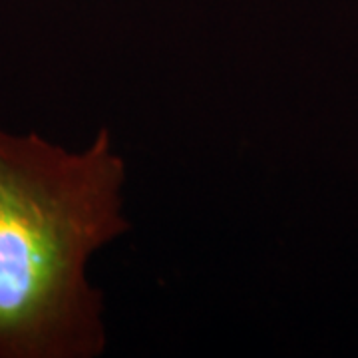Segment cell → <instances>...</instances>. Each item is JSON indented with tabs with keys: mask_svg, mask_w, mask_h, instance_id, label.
Returning <instances> with one entry per match:
<instances>
[{
	"mask_svg": "<svg viewBox=\"0 0 358 358\" xmlns=\"http://www.w3.org/2000/svg\"><path fill=\"white\" fill-rule=\"evenodd\" d=\"M126 159L102 128L82 150L0 126V358H98L90 261L129 231Z\"/></svg>",
	"mask_w": 358,
	"mask_h": 358,
	"instance_id": "6da1fadb",
	"label": "cell"
}]
</instances>
